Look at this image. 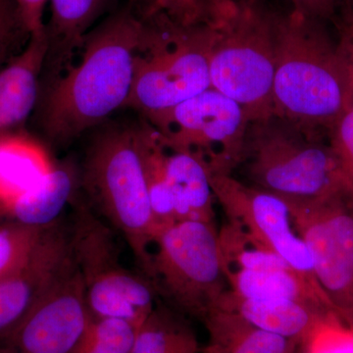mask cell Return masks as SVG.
Listing matches in <instances>:
<instances>
[{"mask_svg": "<svg viewBox=\"0 0 353 353\" xmlns=\"http://www.w3.org/2000/svg\"><path fill=\"white\" fill-rule=\"evenodd\" d=\"M146 31L128 9L88 32L80 62L41 92V125L51 143H71L124 108Z\"/></svg>", "mask_w": 353, "mask_h": 353, "instance_id": "cell-1", "label": "cell"}, {"mask_svg": "<svg viewBox=\"0 0 353 353\" xmlns=\"http://www.w3.org/2000/svg\"><path fill=\"white\" fill-rule=\"evenodd\" d=\"M352 104L338 43L321 20L294 9L276 16L273 115L314 134L320 128L328 131Z\"/></svg>", "mask_w": 353, "mask_h": 353, "instance_id": "cell-2", "label": "cell"}, {"mask_svg": "<svg viewBox=\"0 0 353 353\" xmlns=\"http://www.w3.org/2000/svg\"><path fill=\"white\" fill-rule=\"evenodd\" d=\"M239 167L250 182L246 183L284 201L353 197L331 146L276 115L250 123Z\"/></svg>", "mask_w": 353, "mask_h": 353, "instance_id": "cell-3", "label": "cell"}, {"mask_svg": "<svg viewBox=\"0 0 353 353\" xmlns=\"http://www.w3.org/2000/svg\"><path fill=\"white\" fill-rule=\"evenodd\" d=\"M80 183L90 208L124 239L150 279L157 232L137 129L99 134L88 148Z\"/></svg>", "mask_w": 353, "mask_h": 353, "instance_id": "cell-4", "label": "cell"}, {"mask_svg": "<svg viewBox=\"0 0 353 353\" xmlns=\"http://www.w3.org/2000/svg\"><path fill=\"white\" fill-rule=\"evenodd\" d=\"M211 87L239 102L252 121L273 115L276 16L252 0H238L212 24Z\"/></svg>", "mask_w": 353, "mask_h": 353, "instance_id": "cell-5", "label": "cell"}, {"mask_svg": "<svg viewBox=\"0 0 353 353\" xmlns=\"http://www.w3.org/2000/svg\"><path fill=\"white\" fill-rule=\"evenodd\" d=\"M71 204L70 246L88 312L92 317L115 318L141 326L155 307L154 285L125 267L116 232L87 201L76 196Z\"/></svg>", "mask_w": 353, "mask_h": 353, "instance_id": "cell-6", "label": "cell"}, {"mask_svg": "<svg viewBox=\"0 0 353 353\" xmlns=\"http://www.w3.org/2000/svg\"><path fill=\"white\" fill-rule=\"evenodd\" d=\"M137 57L131 94L124 108L143 116L175 108L211 88L209 50L212 25L182 27L153 16Z\"/></svg>", "mask_w": 353, "mask_h": 353, "instance_id": "cell-7", "label": "cell"}, {"mask_svg": "<svg viewBox=\"0 0 353 353\" xmlns=\"http://www.w3.org/2000/svg\"><path fill=\"white\" fill-rule=\"evenodd\" d=\"M150 282L183 314L203 321L229 290L214 222L183 221L159 232Z\"/></svg>", "mask_w": 353, "mask_h": 353, "instance_id": "cell-8", "label": "cell"}, {"mask_svg": "<svg viewBox=\"0 0 353 353\" xmlns=\"http://www.w3.org/2000/svg\"><path fill=\"white\" fill-rule=\"evenodd\" d=\"M145 118L167 150L196 153L209 174L230 175L240 166L252 123L239 102L212 87Z\"/></svg>", "mask_w": 353, "mask_h": 353, "instance_id": "cell-9", "label": "cell"}, {"mask_svg": "<svg viewBox=\"0 0 353 353\" xmlns=\"http://www.w3.org/2000/svg\"><path fill=\"white\" fill-rule=\"evenodd\" d=\"M312 257L316 283L339 319L353 309V197L287 201Z\"/></svg>", "mask_w": 353, "mask_h": 353, "instance_id": "cell-10", "label": "cell"}, {"mask_svg": "<svg viewBox=\"0 0 353 353\" xmlns=\"http://www.w3.org/2000/svg\"><path fill=\"white\" fill-rule=\"evenodd\" d=\"M90 317L82 278L70 250L43 296L0 334V352L72 353Z\"/></svg>", "mask_w": 353, "mask_h": 353, "instance_id": "cell-11", "label": "cell"}, {"mask_svg": "<svg viewBox=\"0 0 353 353\" xmlns=\"http://www.w3.org/2000/svg\"><path fill=\"white\" fill-rule=\"evenodd\" d=\"M210 182L216 201L220 202L228 219L243 224L320 290L312 257L282 197L236 180L230 174H210Z\"/></svg>", "mask_w": 353, "mask_h": 353, "instance_id": "cell-12", "label": "cell"}, {"mask_svg": "<svg viewBox=\"0 0 353 353\" xmlns=\"http://www.w3.org/2000/svg\"><path fill=\"white\" fill-rule=\"evenodd\" d=\"M69 226L51 225L24 263L0 280V334L14 326L50 287L70 254Z\"/></svg>", "mask_w": 353, "mask_h": 353, "instance_id": "cell-13", "label": "cell"}, {"mask_svg": "<svg viewBox=\"0 0 353 353\" xmlns=\"http://www.w3.org/2000/svg\"><path fill=\"white\" fill-rule=\"evenodd\" d=\"M48 52L44 29L30 34L23 50L0 71V134L23 131L39 102Z\"/></svg>", "mask_w": 353, "mask_h": 353, "instance_id": "cell-14", "label": "cell"}, {"mask_svg": "<svg viewBox=\"0 0 353 353\" xmlns=\"http://www.w3.org/2000/svg\"><path fill=\"white\" fill-rule=\"evenodd\" d=\"M215 309L236 313L257 328L309 345L320 330L334 319L333 311L316 304L294 301H252L230 290Z\"/></svg>", "mask_w": 353, "mask_h": 353, "instance_id": "cell-15", "label": "cell"}, {"mask_svg": "<svg viewBox=\"0 0 353 353\" xmlns=\"http://www.w3.org/2000/svg\"><path fill=\"white\" fill-rule=\"evenodd\" d=\"M106 0H50L51 15L46 25L48 52L41 81V92L48 90L72 66L77 51Z\"/></svg>", "mask_w": 353, "mask_h": 353, "instance_id": "cell-16", "label": "cell"}, {"mask_svg": "<svg viewBox=\"0 0 353 353\" xmlns=\"http://www.w3.org/2000/svg\"><path fill=\"white\" fill-rule=\"evenodd\" d=\"M78 183L80 175L71 162H55L34 187L0 208V222L31 228L50 227L61 220L64 209L73 202Z\"/></svg>", "mask_w": 353, "mask_h": 353, "instance_id": "cell-17", "label": "cell"}, {"mask_svg": "<svg viewBox=\"0 0 353 353\" xmlns=\"http://www.w3.org/2000/svg\"><path fill=\"white\" fill-rule=\"evenodd\" d=\"M165 167L176 222H214L216 199L204 160L196 153L168 150Z\"/></svg>", "mask_w": 353, "mask_h": 353, "instance_id": "cell-18", "label": "cell"}, {"mask_svg": "<svg viewBox=\"0 0 353 353\" xmlns=\"http://www.w3.org/2000/svg\"><path fill=\"white\" fill-rule=\"evenodd\" d=\"M54 164L31 137L22 132L0 134V208L34 187Z\"/></svg>", "mask_w": 353, "mask_h": 353, "instance_id": "cell-19", "label": "cell"}, {"mask_svg": "<svg viewBox=\"0 0 353 353\" xmlns=\"http://www.w3.org/2000/svg\"><path fill=\"white\" fill-rule=\"evenodd\" d=\"M225 276L230 292L241 299L301 301L333 311L321 290L292 268L239 270Z\"/></svg>", "mask_w": 353, "mask_h": 353, "instance_id": "cell-20", "label": "cell"}, {"mask_svg": "<svg viewBox=\"0 0 353 353\" xmlns=\"http://www.w3.org/2000/svg\"><path fill=\"white\" fill-rule=\"evenodd\" d=\"M202 322L209 336L204 353H297L301 345L221 309H213Z\"/></svg>", "mask_w": 353, "mask_h": 353, "instance_id": "cell-21", "label": "cell"}, {"mask_svg": "<svg viewBox=\"0 0 353 353\" xmlns=\"http://www.w3.org/2000/svg\"><path fill=\"white\" fill-rule=\"evenodd\" d=\"M136 129L143 155L148 199L157 236L162 230L178 223L173 194L165 167L167 150L160 139L159 134L152 125L146 123Z\"/></svg>", "mask_w": 353, "mask_h": 353, "instance_id": "cell-22", "label": "cell"}, {"mask_svg": "<svg viewBox=\"0 0 353 353\" xmlns=\"http://www.w3.org/2000/svg\"><path fill=\"white\" fill-rule=\"evenodd\" d=\"M194 330L180 313L155 306L137 331L131 353H199Z\"/></svg>", "mask_w": 353, "mask_h": 353, "instance_id": "cell-23", "label": "cell"}, {"mask_svg": "<svg viewBox=\"0 0 353 353\" xmlns=\"http://www.w3.org/2000/svg\"><path fill=\"white\" fill-rule=\"evenodd\" d=\"M218 241L225 275L239 270L292 268L238 221H227L218 231Z\"/></svg>", "mask_w": 353, "mask_h": 353, "instance_id": "cell-24", "label": "cell"}, {"mask_svg": "<svg viewBox=\"0 0 353 353\" xmlns=\"http://www.w3.org/2000/svg\"><path fill=\"white\" fill-rule=\"evenodd\" d=\"M138 328L126 320L90 316L72 353H131Z\"/></svg>", "mask_w": 353, "mask_h": 353, "instance_id": "cell-25", "label": "cell"}, {"mask_svg": "<svg viewBox=\"0 0 353 353\" xmlns=\"http://www.w3.org/2000/svg\"><path fill=\"white\" fill-rule=\"evenodd\" d=\"M238 0H157L146 17L162 16L182 27L214 24L233 9Z\"/></svg>", "mask_w": 353, "mask_h": 353, "instance_id": "cell-26", "label": "cell"}, {"mask_svg": "<svg viewBox=\"0 0 353 353\" xmlns=\"http://www.w3.org/2000/svg\"><path fill=\"white\" fill-rule=\"evenodd\" d=\"M48 229L0 222V280L31 256Z\"/></svg>", "mask_w": 353, "mask_h": 353, "instance_id": "cell-27", "label": "cell"}, {"mask_svg": "<svg viewBox=\"0 0 353 353\" xmlns=\"http://www.w3.org/2000/svg\"><path fill=\"white\" fill-rule=\"evenodd\" d=\"M29 38L15 0H0V71L10 58L23 50Z\"/></svg>", "mask_w": 353, "mask_h": 353, "instance_id": "cell-28", "label": "cell"}, {"mask_svg": "<svg viewBox=\"0 0 353 353\" xmlns=\"http://www.w3.org/2000/svg\"><path fill=\"white\" fill-rule=\"evenodd\" d=\"M331 146L353 194V104L328 129Z\"/></svg>", "mask_w": 353, "mask_h": 353, "instance_id": "cell-29", "label": "cell"}, {"mask_svg": "<svg viewBox=\"0 0 353 353\" xmlns=\"http://www.w3.org/2000/svg\"><path fill=\"white\" fill-rule=\"evenodd\" d=\"M336 319L327 323L321 329L323 343L314 353H353V330L350 332L339 329Z\"/></svg>", "mask_w": 353, "mask_h": 353, "instance_id": "cell-30", "label": "cell"}, {"mask_svg": "<svg viewBox=\"0 0 353 353\" xmlns=\"http://www.w3.org/2000/svg\"><path fill=\"white\" fill-rule=\"evenodd\" d=\"M48 0H16L21 22L28 34L41 32L46 29L43 23V10Z\"/></svg>", "mask_w": 353, "mask_h": 353, "instance_id": "cell-31", "label": "cell"}, {"mask_svg": "<svg viewBox=\"0 0 353 353\" xmlns=\"http://www.w3.org/2000/svg\"><path fill=\"white\" fill-rule=\"evenodd\" d=\"M338 48L347 70L348 82L353 94V14L343 18L340 27Z\"/></svg>", "mask_w": 353, "mask_h": 353, "instance_id": "cell-32", "label": "cell"}, {"mask_svg": "<svg viewBox=\"0 0 353 353\" xmlns=\"http://www.w3.org/2000/svg\"><path fill=\"white\" fill-rule=\"evenodd\" d=\"M294 6V10L299 11L316 18V19H329L333 16L336 0H288Z\"/></svg>", "mask_w": 353, "mask_h": 353, "instance_id": "cell-33", "label": "cell"}, {"mask_svg": "<svg viewBox=\"0 0 353 353\" xmlns=\"http://www.w3.org/2000/svg\"><path fill=\"white\" fill-rule=\"evenodd\" d=\"M138 3L145 7V14L148 13L153 6L157 3V0H136Z\"/></svg>", "mask_w": 353, "mask_h": 353, "instance_id": "cell-34", "label": "cell"}, {"mask_svg": "<svg viewBox=\"0 0 353 353\" xmlns=\"http://www.w3.org/2000/svg\"><path fill=\"white\" fill-rule=\"evenodd\" d=\"M348 326L350 327V329L353 330V309L352 311V313H350V315L348 316L347 321H345Z\"/></svg>", "mask_w": 353, "mask_h": 353, "instance_id": "cell-35", "label": "cell"}, {"mask_svg": "<svg viewBox=\"0 0 353 353\" xmlns=\"http://www.w3.org/2000/svg\"><path fill=\"white\" fill-rule=\"evenodd\" d=\"M15 1H16V0H15Z\"/></svg>", "mask_w": 353, "mask_h": 353, "instance_id": "cell-36", "label": "cell"}, {"mask_svg": "<svg viewBox=\"0 0 353 353\" xmlns=\"http://www.w3.org/2000/svg\"><path fill=\"white\" fill-rule=\"evenodd\" d=\"M0 353H1V352H0Z\"/></svg>", "mask_w": 353, "mask_h": 353, "instance_id": "cell-37", "label": "cell"}]
</instances>
